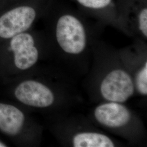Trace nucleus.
<instances>
[{"mask_svg": "<svg viewBox=\"0 0 147 147\" xmlns=\"http://www.w3.org/2000/svg\"><path fill=\"white\" fill-rule=\"evenodd\" d=\"M37 8L28 3L18 2L0 12V39H10L27 31L36 19Z\"/></svg>", "mask_w": 147, "mask_h": 147, "instance_id": "1", "label": "nucleus"}, {"mask_svg": "<svg viewBox=\"0 0 147 147\" xmlns=\"http://www.w3.org/2000/svg\"><path fill=\"white\" fill-rule=\"evenodd\" d=\"M56 36L59 45L65 53L79 54L86 47V36L84 27L73 16L65 15L58 19Z\"/></svg>", "mask_w": 147, "mask_h": 147, "instance_id": "2", "label": "nucleus"}, {"mask_svg": "<svg viewBox=\"0 0 147 147\" xmlns=\"http://www.w3.org/2000/svg\"><path fill=\"white\" fill-rule=\"evenodd\" d=\"M134 90L131 76L121 69H116L110 72L100 85V92L102 97L110 102H125L133 95Z\"/></svg>", "mask_w": 147, "mask_h": 147, "instance_id": "3", "label": "nucleus"}, {"mask_svg": "<svg viewBox=\"0 0 147 147\" xmlns=\"http://www.w3.org/2000/svg\"><path fill=\"white\" fill-rule=\"evenodd\" d=\"M8 50L14 54L16 67L21 70L32 67L36 63L39 57L33 37L26 32L10 39Z\"/></svg>", "mask_w": 147, "mask_h": 147, "instance_id": "4", "label": "nucleus"}, {"mask_svg": "<svg viewBox=\"0 0 147 147\" xmlns=\"http://www.w3.org/2000/svg\"><path fill=\"white\" fill-rule=\"evenodd\" d=\"M18 100L25 105L36 107H47L53 104L54 95L45 85L33 80L25 81L15 90Z\"/></svg>", "mask_w": 147, "mask_h": 147, "instance_id": "5", "label": "nucleus"}, {"mask_svg": "<svg viewBox=\"0 0 147 147\" xmlns=\"http://www.w3.org/2000/svg\"><path fill=\"white\" fill-rule=\"evenodd\" d=\"M94 116L101 124L112 128L125 126L131 118L130 112L126 107L115 102L98 106L95 110Z\"/></svg>", "mask_w": 147, "mask_h": 147, "instance_id": "6", "label": "nucleus"}, {"mask_svg": "<svg viewBox=\"0 0 147 147\" xmlns=\"http://www.w3.org/2000/svg\"><path fill=\"white\" fill-rule=\"evenodd\" d=\"M24 113L13 105L0 103V131L9 136H16L22 129Z\"/></svg>", "mask_w": 147, "mask_h": 147, "instance_id": "7", "label": "nucleus"}, {"mask_svg": "<svg viewBox=\"0 0 147 147\" xmlns=\"http://www.w3.org/2000/svg\"><path fill=\"white\" fill-rule=\"evenodd\" d=\"M75 147H113L115 144L110 138L97 132H82L76 134L73 138Z\"/></svg>", "mask_w": 147, "mask_h": 147, "instance_id": "8", "label": "nucleus"}, {"mask_svg": "<svg viewBox=\"0 0 147 147\" xmlns=\"http://www.w3.org/2000/svg\"><path fill=\"white\" fill-rule=\"evenodd\" d=\"M136 86L138 91L143 95L147 94V63L137 74Z\"/></svg>", "mask_w": 147, "mask_h": 147, "instance_id": "9", "label": "nucleus"}, {"mask_svg": "<svg viewBox=\"0 0 147 147\" xmlns=\"http://www.w3.org/2000/svg\"><path fill=\"white\" fill-rule=\"evenodd\" d=\"M81 5L86 7L99 9L109 5L111 0H77Z\"/></svg>", "mask_w": 147, "mask_h": 147, "instance_id": "10", "label": "nucleus"}, {"mask_svg": "<svg viewBox=\"0 0 147 147\" xmlns=\"http://www.w3.org/2000/svg\"><path fill=\"white\" fill-rule=\"evenodd\" d=\"M138 25L140 31L146 37H147V9L144 8L140 13Z\"/></svg>", "mask_w": 147, "mask_h": 147, "instance_id": "11", "label": "nucleus"}, {"mask_svg": "<svg viewBox=\"0 0 147 147\" xmlns=\"http://www.w3.org/2000/svg\"><path fill=\"white\" fill-rule=\"evenodd\" d=\"M20 0H0V12L14 5Z\"/></svg>", "mask_w": 147, "mask_h": 147, "instance_id": "12", "label": "nucleus"}, {"mask_svg": "<svg viewBox=\"0 0 147 147\" xmlns=\"http://www.w3.org/2000/svg\"><path fill=\"white\" fill-rule=\"evenodd\" d=\"M7 147L6 146H5V144H4V143H2L1 142H0V147Z\"/></svg>", "mask_w": 147, "mask_h": 147, "instance_id": "13", "label": "nucleus"}]
</instances>
